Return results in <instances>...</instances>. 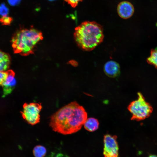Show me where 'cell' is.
I'll return each instance as SVG.
<instances>
[{
	"mask_svg": "<svg viewBox=\"0 0 157 157\" xmlns=\"http://www.w3.org/2000/svg\"><path fill=\"white\" fill-rule=\"evenodd\" d=\"M87 118V113L84 108L74 101L53 114L49 125L55 132L63 135L70 134L81 129Z\"/></svg>",
	"mask_w": 157,
	"mask_h": 157,
	"instance_id": "cell-1",
	"label": "cell"
},
{
	"mask_svg": "<svg viewBox=\"0 0 157 157\" xmlns=\"http://www.w3.org/2000/svg\"><path fill=\"white\" fill-rule=\"evenodd\" d=\"M74 38L81 49L91 51L103 41V27L95 22H84L75 28Z\"/></svg>",
	"mask_w": 157,
	"mask_h": 157,
	"instance_id": "cell-2",
	"label": "cell"
},
{
	"mask_svg": "<svg viewBox=\"0 0 157 157\" xmlns=\"http://www.w3.org/2000/svg\"><path fill=\"white\" fill-rule=\"evenodd\" d=\"M42 33L33 28H23L13 35L11 42L15 53L23 56L33 53L36 45L43 39Z\"/></svg>",
	"mask_w": 157,
	"mask_h": 157,
	"instance_id": "cell-3",
	"label": "cell"
},
{
	"mask_svg": "<svg viewBox=\"0 0 157 157\" xmlns=\"http://www.w3.org/2000/svg\"><path fill=\"white\" fill-rule=\"evenodd\" d=\"M138 94L137 99L131 102L127 108L132 114L131 120L139 121L149 117L152 112L153 108L141 93L138 92Z\"/></svg>",
	"mask_w": 157,
	"mask_h": 157,
	"instance_id": "cell-4",
	"label": "cell"
},
{
	"mask_svg": "<svg viewBox=\"0 0 157 157\" xmlns=\"http://www.w3.org/2000/svg\"><path fill=\"white\" fill-rule=\"evenodd\" d=\"M21 112L23 118L29 124L35 125L40 122V113L42 108L41 103H25Z\"/></svg>",
	"mask_w": 157,
	"mask_h": 157,
	"instance_id": "cell-5",
	"label": "cell"
},
{
	"mask_svg": "<svg viewBox=\"0 0 157 157\" xmlns=\"http://www.w3.org/2000/svg\"><path fill=\"white\" fill-rule=\"evenodd\" d=\"M117 136L109 134L105 135L104 138V157H118L119 147Z\"/></svg>",
	"mask_w": 157,
	"mask_h": 157,
	"instance_id": "cell-6",
	"label": "cell"
},
{
	"mask_svg": "<svg viewBox=\"0 0 157 157\" xmlns=\"http://www.w3.org/2000/svg\"><path fill=\"white\" fill-rule=\"evenodd\" d=\"M7 72V76L2 84L3 89V97L11 93L16 83L14 72L11 70H8Z\"/></svg>",
	"mask_w": 157,
	"mask_h": 157,
	"instance_id": "cell-7",
	"label": "cell"
},
{
	"mask_svg": "<svg viewBox=\"0 0 157 157\" xmlns=\"http://www.w3.org/2000/svg\"><path fill=\"white\" fill-rule=\"evenodd\" d=\"M117 11L118 15L121 18L127 19L132 16L134 12V8L130 2L124 1L118 4Z\"/></svg>",
	"mask_w": 157,
	"mask_h": 157,
	"instance_id": "cell-8",
	"label": "cell"
},
{
	"mask_svg": "<svg viewBox=\"0 0 157 157\" xmlns=\"http://www.w3.org/2000/svg\"><path fill=\"white\" fill-rule=\"evenodd\" d=\"M104 71L106 74L110 77H115L119 74L120 67L116 62L110 60L106 62L104 65Z\"/></svg>",
	"mask_w": 157,
	"mask_h": 157,
	"instance_id": "cell-9",
	"label": "cell"
},
{
	"mask_svg": "<svg viewBox=\"0 0 157 157\" xmlns=\"http://www.w3.org/2000/svg\"><path fill=\"white\" fill-rule=\"evenodd\" d=\"M10 56L0 50V71H8L10 65Z\"/></svg>",
	"mask_w": 157,
	"mask_h": 157,
	"instance_id": "cell-10",
	"label": "cell"
},
{
	"mask_svg": "<svg viewBox=\"0 0 157 157\" xmlns=\"http://www.w3.org/2000/svg\"><path fill=\"white\" fill-rule=\"evenodd\" d=\"M99 124V122L97 119L90 117L86 119L83 125L86 130L90 132H93L98 129Z\"/></svg>",
	"mask_w": 157,
	"mask_h": 157,
	"instance_id": "cell-11",
	"label": "cell"
},
{
	"mask_svg": "<svg viewBox=\"0 0 157 157\" xmlns=\"http://www.w3.org/2000/svg\"><path fill=\"white\" fill-rule=\"evenodd\" d=\"M46 152V148L41 145L36 146L33 150V153L35 157H44Z\"/></svg>",
	"mask_w": 157,
	"mask_h": 157,
	"instance_id": "cell-12",
	"label": "cell"
},
{
	"mask_svg": "<svg viewBox=\"0 0 157 157\" xmlns=\"http://www.w3.org/2000/svg\"><path fill=\"white\" fill-rule=\"evenodd\" d=\"M147 61L148 63L153 65L157 69V47L151 50L150 55L147 58Z\"/></svg>",
	"mask_w": 157,
	"mask_h": 157,
	"instance_id": "cell-13",
	"label": "cell"
},
{
	"mask_svg": "<svg viewBox=\"0 0 157 157\" xmlns=\"http://www.w3.org/2000/svg\"><path fill=\"white\" fill-rule=\"evenodd\" d=\"M12 19L6 15L4 16L0 19L1 22L4 25H9L12 21Z\"/></svg>",
	"mask_w": 157,
	"mask_h": 157,
	"instance_id": "cell-14",
	"label": "cell"
},
{
	"mask_svg": "<svg viewBox=\"0 0 157 157\" xmlns=\"http://www.w3.org/2000/svg\"><path fill=\"white\" fill-rule=\"evenodd\" d=\"M83 0H65L68 4L70 5L73 8L76 7L78 5V3L81 1Z\"/></svg>",
	"mask_w": 157,
	"mask_h": 157,
	"instance_id": "cell-15",
	"label": "cell"
},
{
	"mask_svg": "<svg viewBox=\"0 0 157 157\" xmlns=\"http://www.w3.org/2000/svg\"><path fill=\"white\" fill-rule=\"evenodd\" d=\"M8 75L7 71H0V86L5 81Z\"/></svg>",
	"mask_w": 157,
	"mask_h": 157,
	"instance_id": "cell-16",
	"label": "cell"
},
{
	"mask_svg": "<svg viewBox=\"0 0 157 157\" xmlns=\"http://www.w3.org/2000/svg\"><path fill=\"white\" fill-rule=\"evenodd\" d=\"M1 7L0 8V13L3 15L5 14V15H6V14L7 13V9H6L5 7L4 6Z\"/></svg>",
	"mask_w": 157,
	"mask_h": 157,
	"instance_id": "cell-17",
	"label": "cell"
},
{
	"mask_svg": "<svg viewBox=\"0 0 157 157\" xmlns=\"http://www.w3.org/2000/svg\"><path fill=\"white\" fill-rule=\"evenodd\" d=\"M20 0H8L9 2L11 5H16L19 3Z\"/></svg>",
	"mask_w": 157,
	"mask_h": 157,
	"instance_id": "cell-18",
	"label": "cell"
},
{
	"mask_svg": "<svg viewBox=\"0 0 157 157\" xmlns=\"http://www.w3.org/2000/svg\"><path fill=\"white\" fill-rule=\"evenodd\" d=\"M70 63L73 65L75 66H76L78 65V63L76 61L74 60H72L71 61Z\"/></svg>",
	"mask_w": 157,
	"mask_h": 157,
	"instance_id": "cell-19",
	"label": "cell"
},
{
	"mask_svg": "<svg viewBox=\"0 0 157 157\" xmlns=\"http://www.w3.org/2000/svg\"><path fill=\"white\" fill-rule=\"evenodd\" d=\"M148 157H157V156L155 155H151Z\"/></svg>",
	"mask_w": 157,
	"mask_h": 157,
	"instance_id": "cell-20",
	"label": "cell"
},
{
	"mask_svg": "<svg viewBox=\"0 0 157 157\" xmlns=\"http://www.w3.org/2000/svg\"><path fill=\"white\" fill-rule=\"evenodd\" d=\"M49 0L51 1V0Z\"/></svg>",
	"mask_w": 157,
	"mask_h": 157,
	"instance_id": "cell-21",
	"label": "cell"
}]
</instances>
